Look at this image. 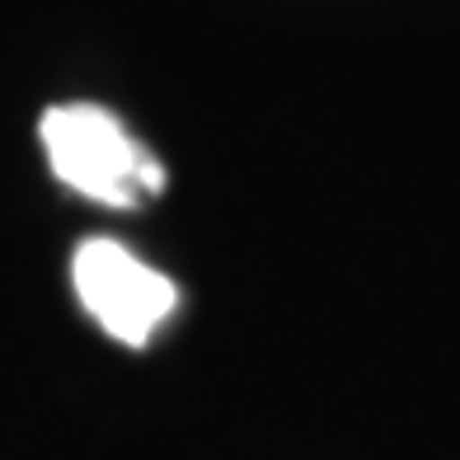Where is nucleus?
I'll use <instances>...</instances> for the list:
<instances>
[{"instance_id": "nucleus-1", "label": "nucleus", "mask_w": 460, "mask_h": 460, "mask_svg": "<svg viewBox=\"0 0 460 460\" xmlns=\"http://www.w3.org/2000/svg\"><path fill=\"white\" fill-rule=\"evenodd\" d=\"M43 146L52 174L80 198L103 207H137L160 193L164 164L99 103H61L43 113Z\"/></svg>"}, {"instance_id": "nucleus-2", "label": "nucleus", "mask_w": 460, "mask_h": 460, "mask_svg": "<svg viewBox=\"0 0 460 460\" xmlns=\"http://www.w3.org/2000/svg\"><path fill=\"white\" fill-rule=\"evenodd\" d=\"M71 278H75L80 305L128 348L151 343V333L174 315V301H179L174 282L155 273L151 263H141L118 240H85L75 249Z\"/></svg>"}]
</instances>
